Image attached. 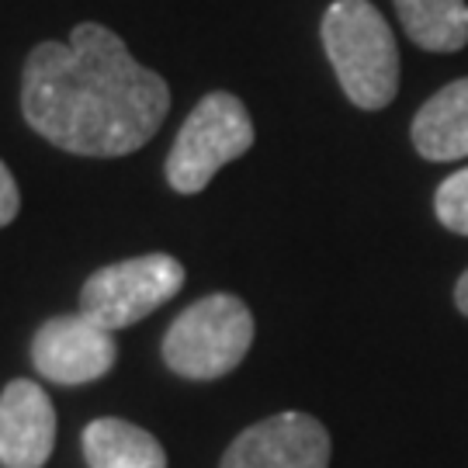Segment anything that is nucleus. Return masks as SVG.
I'll use <instances>...</instances> for the list:
<instances>
[{
    "instance_id": "5",
    "label": "nucleus",
    "mask_w": 468,
    "mask_h": 468,
    "mask_svg": "<svg viewBox=\"0 0 468 468\" xmlns=\"http://www.w3.org/2000/svg\"><path fill=\"white\" fill-rule=\"evenodd\" d=\"M181 284H185V268L167 253L133 257L87 278L80 288V313L115 334L174 299Z\"/></svg>"
},
{
    "instance_id": "6",
    "label": "nucleus",
    "mask_w": 468,
    "mask_h": 468,
    "mask_svg": "<svg viewBox=\"0 0 468 468\" xmlns=\"http://www.w3.org/2000/svg\"><path fill=\"white\" fill-rule=\"evenodd\" d=\"M218 468H330V434L309 413H278L236 437Z\"/></svg>"
},
{
    "instance_id": "12",
    "label": "nucleus",
    "mask_w": 468,
    "mask_h": 468,
    "mask_svg": "<svg viewBox=\"0 0 468 468\" xmlns=\"http://www.w3.org/2000/svg\"><path fill=\"white\" fill-rule=\"evenodd\" d=\"M434 212L444 229L468 236V167L452 174L434 195Z\"/></svg>"
},
{
    "instance_id": "1",
    "label": "nucleus",
    "mask_w": 468,
    "mask_h": 468,
    "mask_svg": "<svg viewBox=\"0 0 468 468\" xmlns=\"http://www.w3.org/2000/svg\"><path fill=\"white\" fill-rule=\"evenodd\" d=\"M25 118L52 146L80 156H125L164 125L170 90L135 63L104 25H77L69 42H42L25 63Z\"/></svg>"
},
{
    "instance_id": "9",
    "label": "nucleus",
    "mask_w": 468,
    "mask_h": 468,
    "mask_svg": "<svg viewBox=\"0 0 468 468\" xmlns=\"http://www.w3.org/2000/svg\"><path fill=\"white\" fill-rule=\"evenodd\" d=\"M413 146L434 164L468 156V77L441 87L420 108L413 118Z\"/></svg>"
},
{
    "instance_id": "4",
    "label": "nucleus",
    "mask_w": 468,
    "mask_h": 468,
    "mask_svg": "<svg viewBox=\"0 0 468 468\" xmlns=\"http://www.w3.org/2000/svg\"><path fill=\"white\" fill-rule=\"evenodd\" d=\"M253 146V122L243 101L216 90L187 115L167 156V181L181 195H198L229 160Z\"/></svg>"
},
{
    "instance_id": "13",
    "label": "nucleus",
    "mask_w": 468,
    "mask_h": 468,
    "mask_svg": "<svg viewBox=\"0 0 468 468\" xmlns=\"http://www.w3.org/2000/svg\"><path fill=\"white\" fill-rule=\"evenodd\" d=\"M17 205H21V198H17L15 177H11L7 164L0 160V226H7L17 216Z\"/></svg>"
},
{
    "instance_id": "7",
    "label": "nucleus",
    "mask_w": 468,
    "mask_h": 468,
    "mask_svg": "<svg viewBox=\"0 0 468 468\" xmlns=\"http://www.w3.org/2000/svg\"><path fill=\"white\" fill-rule=\"evenodd\" d=\"M32 361L49 382L84 385L94 382L115 365L112 330L98 326L84 313L49 319L32 340Z\"/></svg>"
},
{
    "instance_id": "2",
    "label": "nucleus",
    "mask_w": 468,
    "mask_h": 468,
    "mask_svg": "<svg viewBox=\"0 0 468 468\" xmlns=\"http://www.w3.org/2000/svg\"><path fill=\"white\" fill-rule=\"evenodd\" d=\"M323 49L334 63L344 94L378 112L399 90V49L392 28L371 0H336L323 15Z\"/></svg>"
},
{
    "instance_id": "8",
    "label": "nucleus",
    "mask_w": 468,
    "mask_h": 468,
    "mask_svg": "<svg viewBox=\"0 0 468 468\" xmlns=\"http://www.w3.org/2000/svg\"><path fill=\"white\" fill-rule=\"evenodd\" d=\"M56 444V410L49 396L28 378L0 392V465L42 468Z\"/></svg>"
},
{
    "instance_id": "14",
    "label": "nucleus",
    "mask_w": 468,
    "mask_h": 468,
    "mask_svg": "<svg viewBox=\"0 0 468 468\" xmlns=\"http://www.w3.org/2000/svg\"><path fill=\"white\" fill-rule=\"evenodd\" d=\"M454 305H458L462 316H468V271L458 278V284H454Z\"/></svg>"
},
{
    "instance_id": "11",
    "label": "nucleus",
    "mask_w": 468,
    "mask_h": 468,
    "mask_svg": "<svg viewBox=\"0 0 468 468\" xmlns=\"http://www.w3.org/2000/svg\"><path fill=\"white\" fill-rule=\"evenodd\" d=\"M406 35L427 52H458L468 42L465 0H396Z\"/></svg>"
},
{
    "instance_id": "10",
    "label": "nucleus",
    "mask_w": 468,
    "mask_h": 468,
    "mask_svg": "<svg viewBox=\"0 0 468 468\" xmlns=\"http://www.w3.org/2000/svg\"><path fill=\"white\" fill-rule=\"evenodd\" d=\"M84 458L90 468H167V454L150 431L112 417L84 431Z\"/></svg>"
},
{
    "instance_id": "3",
    "label": "nucleus",
    "mask_w": 468,
    "mask_h": 468,
    "mask_svg": "<svg viewBox=\"0 0 468 468\" xmlns=\"http://www.w3.org/2000/svg\"><path fill=\"white\" fill-rule=\"evenodd\" d=\"M253 313L236 295H205L174 319L164 336V361L185 378H222L247 357Z\"/></svg>"
}]
</instances>
